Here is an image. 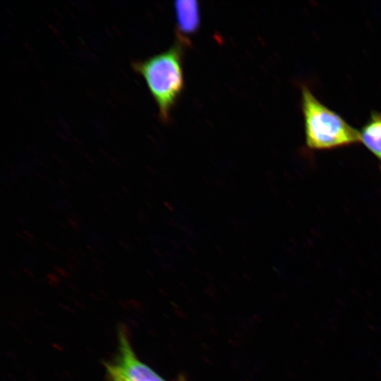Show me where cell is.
<instances>
[{"mask_svg": "<svg viewBox=\"0 0 381 381\" xmlns=\"http://www.w3.org/2000/svg\"><path fill=\"white\" fill-rule=\"evenodd\" d=\"M109 375L112 381H124L123 380H122L121 378H120L119 377L115 375H112V374H109Z\"/></svg>", "mask_w": 381, "mask_h": 381, "instance_id": "8992f818", "label": "cell"}, {"mask_svg": "<svg viewBox=\"0 0 381 381\" xmlns=\"http://www.w3.org/2000/svg\"><path fill=\"white\" fill-rule=\"evenodd\" d=\"M361 142L378 159L381 167V113L371 114L360 131Z\"/></svg>", "mask_w": 381, "mask_h": 381, "instance_id": "5b68a950", "label": "cell"}, {"mask_svg": "<svg viewBox=\"0 0 381 381\" xmlns=\"http://www.w3.org/2000/svg\"><path fill=\"white\" fill-rule=\"evenodd\" d=\"M306 143L313 150H330L361 142L360 132L321 103L306 87L301 89Z\"/></svg>", "mask_w": 381, "mask_h": 381, "instance_id": "7a4b0ae2", "label": "cell"}, {"mask_svg": "<svg viewBox=\"0 0 381 381\" xmlns=\"http://www.w3.org/2000/svg\"><path fill=\"white\" fill-rule=\"evenodd\" d=\"M108 374L115 375L124 381H166L135 354L125 329L119 332V351L115 361L107 363Z\"/></svg>", "mask_w": 381, "mask_h": 381, "instance_id": "3957f363", "label": "cell"}, {"mask_svg": "<svg viewBox=\"0 0 381 381\" xmlns=\"http://www.w3.org/2000/svg\"><path fill=\"white\" fill-rule=\"evenodd\" d=\"M179 41L186 44L190 35L195 34L200 24L198 1L179 0L174 2Z\"/></svg>", "mask_w": 381, "mask_h": 381, "instance_id": "277c9868", "label": "cell"}, {"mask_svg": "<svg viewBox=\"0 0 381 381\" xmlns=\"http://www.w3.org/2000/svg\"><path fill=\"white\" fill-rule=\"evenodd\" d=\"M183 45L178 40L166 51L133 63V69L145 80L163 121H169L184 87Z\"/></svg>", "mask_w": 381, "mask_h": 381, "instance_id": "6da1fadb", "label": "cell"}]
</instances>
